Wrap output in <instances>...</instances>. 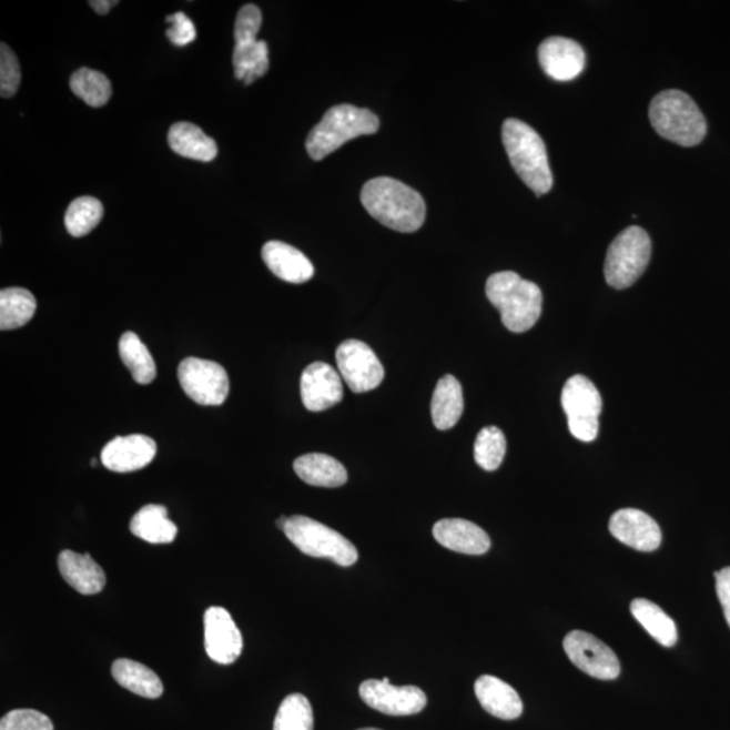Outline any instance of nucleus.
Returning <instances> with one entry per match:
<instances>
[{"label": "nucleus", "mask_w": 730, "mask_h": 730, "mask_svg": "<svg viewBox=\"0 0 730 730\" xmlns=\"http://www.w3.org/2000/svg\"><path fill=\"white\" fill-rule=\"evenodd\" d=\"M362 203L376 221L393 231L417 232L425 222L424 197L397 179H371L362 190Z\"/></svg>", "instance_id": "nucleus-1"}, {"label": "nucleus", "mask_w": 730, "mask_h": 730, "mask_svg": "<svg viewBox=\"0 0 730 730\" xmlns=\"http://www.w3.org/2000/svg\"><path fill=\"white\" fill-rule=\"evenodd\" d=\"M488 301L498 308L503 324L513 333L528 332L540 318L543 293L536 283L516 272H498L486 283Z\"/></svg>", "instance_id": "nucleus-2"}, {"label": "nucleus", "mask_w": 730, "mask_h": 730, "mask_svg": "<svg viewBox=\"0 0 730 730\" xmlns=\"http://www.w3.org/2000/svg\"><path fill=\"white\" fill-rule=\"evenodd\" d=\"M503 141L513 169L537 196L549 193L554 185L546 144L528 123L510 119L503 126Z\"/></svg>", "instance_id": "nucleus-3"}, {"label": "nucleus", "mask_w": 730, "mask_h": 730, "mask_svg": "<svg viewBox=\"0 0 730 730\" xmlns=\"http://www.w3.org/2000/svg\"><path fill=\"white\" fill-rule=\"evenodd\" d=\"M649 120L660 138L680 146L701 144L708 133L702 111L686 92L679 90L659 92L649 104Z\"/></svg>", "instance_id": "nucleus-4"}, {"label": "nucleus", "mask_w": 730, "mask_h": 730, "mask_svg": "<svg viewBox=\"0 0 730 730\" xmlns=\"http://www.w3.org/2000/svg\"><path fill=\"white\" fill-rule=\"evenodd\" d=\"M377 130L379 119L373 111L352 104H338L327 110L323 121L308 133L306 150L315 162H320L342 148L345 142L361 135L374 134Z\"/></svg>", "instance_id": "nucleus-5"}, {"label": "nucleus", "mask_w": 730, "mask_h": 730, "mask_svg": "<svg viewBox=\"0 0 730 730\" xmlns=\"http://www.w3.org/2000/svg\"><path fill=\"white\" fill-rule=\"evenodd\" d=\"M283 531L302 554L312 558L329 559L342 567L354 566L358 559L357 549L348 538L313 518L290 517Z\"/></svg>", "instance_id": "nucleus-6"}, {"label": "nucleus", "mask_w": 730, "mask_h": 730, "mask_svg": "<svg viewBox=\"0 0 730 730\" xmlns=\"http://www.w3.org/2000/svg\"><path fill=\"white\" fill-rule=\"evenodd\" d=\"M652 244L640 226H629L612 241L605 260V280L609 286L623 290L645 274L651 260Z\"/></svg>", "instance_id": "nucleus-7"}, {"label": "nucleus", "mask_w": 730, "mask_h": 730, "mask_svg": "<svg viewBox=\"0 0 730 730\" xmlns=\"http://www.w3.org/2000/svg\"><path fill=\"white\" fill-rule=\"evenodd\" d=\"M561 406L571 435L584 443L596 440L602 397L594 383L584 375L569 377L561 392Z\"/></svg>", "instance_id": "nucleus-8"}, {"label": "nucleus", "mask_w": 730, "mask_h": 730, "mask_svg": "<svg viewBox=\"0 0 730 730\" xmlns=\"http://www.w3.org/2000/svg\"><path fill=\"white\" fill-rule=\"evenodd\" d=\"M178 379L189 398L202 406H220L229 395V377L221 364L189 357L179 364Z\"/></svg>", "instance_id": "nucleus-9"}, {"label": "nucleus", "mask_w": 730, "mask_h": 730, "mask_svg": "<svg viewBox=\"0 0 730 730\" xmlns=\"http://www.w3.org/2000/svg\"><path fill=\"white\" fill-rule=\"evenodd\" d=\"M336 361L339 374L352 392L367 393L385 379V368L367 344L346 339L338 346Z\"/></svg>", "instance_id": "nucleus-10"}, {"label": "nucleus", "mask_w": 730, "mask_h": 730, "mask_svg": "<svg viewBox=\"0 0 730 730\" xmlns=\"http://www.w3.org/2000/svg\"><path fill=\"white\" fill-rule=\"evenodd\" d=\"M562 646L569 660L587 676L602 680H612L620 676L621 666L616 653L596 636L584 630H574L566 636Z\"/></svg>", "instance_id": "nucleus-11"}, {"label": "nucleus", "mask_w": 730, "mask_h": 730, "mask_svg": "<svg viewBox=\"0 0 730 730\" xmlns=\"http://www.w3.org/2000/svg\"><path fill=\"white\" fill-rule=\"evenodd\" d=\"M361 697L369 708L387 716H413L428 703L425 692L416 686L392 685L388 678L369 679L361 685Z\"/></svg>", "instance_id": "nucleus-12"}, {"label": "nucleus", "mask_w": 730, "mask_h": 730, "mask_svg": "<svg viewBox=\"0 0 730 730\" xmlns=\"http://www.w3.org/2000/svg\"><path fill=\"white\" fill-rule=\"evenodd\" d=\"M204 649L209 658L219 665H232L243 652L244 641L236 622L229 611L213 606L204 612Z\"/></svg>", "instance_id": "nucleus-13"}, {"label": "nucleus", "mask_w": 730, "mask_h": 730, "mask_svg": "<svg viewBox=\"0 0 730 730\" xmlns=\"http://www.w3.org/2000/svg\"><path fill=\"white\" fill-rule=\"evenodd\" d=\"M301 397L308 412H324L344 398L342 376L332 365L315 362L303 371Z\"/></svg>", "instance_id": "nucleus-14"}, {"label": "nucleus", "mask_w": 730, "mask_h": 730, "mask_svg": "<svg viewBox=\"0 0 730 730\" xmlns=\"http://www.w3.org/2000/svg\"><path fill=\"white\" fill-rule=\"evenodd\" d=\"M538 61L549 78L558 82H571L584 72L586 54L577 41L566 37H549L538 48Z\"/></svg>", "instance_id": "nucleus-15"}, {"label": "nucleus", "mask_w": 730, "mask_h": 730, "mask_svg": "<svg viewBox=\"0 0 730 730\" xmlns=\"http://www.w3.org/2000/svg\"><path fill=\"white\" fill-rule=\"evenodd\" d=\"M609 529L618 541L640 550V552H652L661 544V530L658 523L641 510H618L610 518Z\"/></svg>", "instance_id": "nucleus-16"}, {"label": "nucleus", "mask_w": 730, "mask_h": 730, "mask_svg": "<svg viewBox=\"0 0 730 730\" xmlns=\"http://www.w3.org/2000/svg\"><path fill=\"white\" fill-rule=\"evenodd\" d=\"M158 454L151 437L132 435L115 437L102 449L101 460L110 472L125 474L145 468Z\"/></svg>", "instance_id": "nucleus-17"}, {"label": "nucleus", "mask_w": 730, "mask_h": 730, "mask_svg": "<svg viewBox=\"0 0 730 730\" xmlns=\"http://www.w3.org/2000/svg\"><path fill=\"white\" fill-rule=\"evenodd\" d=\"M433 536L440 546L466 555H484L491 547L484 529L462 518H445L433 527Z\"/></svg>", "instance_id": "nucleus-18"}, {"label": "nucleus", "mask_w": 730, "mask_h": 730, "mask_svg": "<svg viewBox=\"0 0 730 730\" xmlns=\"http://www.w3.org/2000/svg\"><path fill=\"white\" fill-rule=\"evenodd\" d=\"M263 260L272 274L288 283L301 284L311 281L314 267L296 247L282 241H270L263 246Z\"/></svg>", "instance_id": "nucleus-19"}, {"label": "nucleus", "mask_w": 730, "mask_h": 730, "mask_svg": "<svg viewBox=\"0 0 730 730\" xmlns=\"http://www.w3.org/2000/svg\"><path fill=\"white\" fill-rule=\"evenodd\" d=\"M59 569L67 584L83 596H95L107 586V575L89 554L63 550L59 556Z\"/></svg>", "instance_id": "nucleus-20"}, {"label": "nucleus", "mask_w": 730, "mask_h": 730, "mask_svg": "<svg viewBox=\"0 0 730 730\" xmlns=\"http://www.w3.org/2000/svg\"><path fill=\"white\" fill-rule=\"evenodd\" d=\"M475 694L487 713L500 720H516L523 714V701L510 685L491 676L480 677L475 682Z\"/></svg>", "instance_id": "nucleus-21"}, {"label": "nucleus", "mask_w": 730, "mask_h": 730, "mask_svg": "<svg viewBox=\"0 0 730 730\" xmlns=\"http://www.w3.org/2000/svg\"><path fill=\"white\" fill-rule=\"evenodd\" d=\"M171 150L185 159L197 162H213L219 154L216 142L200 126L191 122H178L169 133Z\"/></svg>", "instance_id": "nucleus-22"}, {"label": "nucleus", "mask_w": 730, "mask_h": 730, "mask_svg": "<svg viewBox=\"0 0 730 730\" xmlns=\"http://www.w3.org/2000/svg\"><path fill=\"white\" fill-rule=\"evenodd\" d=\"M294 472L305 484L317 487H339L348 480L342 463L324 454H307L294 462Z\"/></svg>", "instance_id": "nucleus-23"}, {"label": "nucleus", "mask_w": 730, "mask_h": 730, "mask_svg": "<svg viewBox=\"0 0 730 730\" xmlns=\"http://www.w3.org/2000/svg\"><path fill=\"white\" fill-rule=\"evenodd\" d=\"M430 410L437 429L448 430L459 423L464 412L463 388L454 375H445L438 381Z\"/></svg>", "instance_id": "nucleus-24"}, {"label": "nucleus", "mask_w": 730, "mask_h": 730, "mask_svg": "<svg viewBox=\"0 0 730 730\" xmlns=\"http://www.w3.org/2000/svg\"><path fill=\"white\" fill-rule=\"evenodd\" d=\"M130 531L146 543L170 544L176 538L178 527L169 518L164 506L146 505L135 513Z\"/></svg>", "instance_id": "nucleus-25"}, {"label": "nucleus", "mask_w": 730, "mask_h": 730, "mask_svg": "<svg viewBox=\"0 0 730 730\" xmlns=\"http://www.w3.org/2000/svg\"><path fill=\"white\" fill-rule=\"evenodd\" d=\"M111 673L123 689L148 699H158L163 696L162 680L151 668L130 659H119L111 667Z\"/></svg>", "instance_id": "nucleus-26"}, {"label": "nucleus", "mask_w": 730, "mask_h": 730, "mask_svg": "<svg viewBox=\"0 0 730 730\" xmlns=\"http://www.w3.org/2000/svg\"><path fill=\"white\" fill-rule=\"evenodd\" d=\"M630 611L637 621L642 625L649 635L659 645L671 648L677 645L678 629L670 616L648 599H635L630 605Z\"/></svg>", "instance_id": "nucleus-27"}, {"label": "nucleus", "mask_w": 730, "mask_h": 730, "mask_svg": "<svg viewBox=\"0 0 730 730\" xmlns=\"http://www.w3.org/2000/svg\"><path fill=\"white\" fill-rule=\"evenodd\" d=\"M120 356L123 364L139 385H150L156 379L158 368L150 349L141 342L138 334L125 332L120 339Z\"/></svg>", "instance_id": "nucleus-28"}, {"label": "nucleus", "mask_w": 730, "mask_h": 730, "mask_svg": "<svg viewBox=\"0 0 730 730\" xmlns=\"http://www.w3.org/2000/svg\"><path fill=\"white\" fill-rule=\"evenodd\" d=\"M37 302L27 288L11 287L0 291V331L20 329L33 318Z\"/></svg>", "instance_id": "nucleus-29"}, {"label": "nucleus", "mask_w": 730, "mask_h": 730, "mask_svg": "<svg viewBox=\"0 0 730 730\" xmlns=\"http://www.w3.org/2000/svg\"><path fill=\"white\" fill-rule=\"evenodd\" d=\"M234 73L246 85L267 73L270 68L268 45L265 41L236 43L233 52Z\"/></svg>", "instance_id": "nucleus-30"}, {"label": "nucleus", "mask_w": 730, "mask_h": 730, "mask_svg": "<svg viewBox=\"0 0 730 730\" xmlns=\"http://www.w3.org/2000/svg\"><path fill=\"white\" fill-rule=\"evenodd\" d=\"M70 87L73 94L83 99L91 108L104 107L113 94L109 78L90 68H80L73 73Z\"/></svg>", "instance_id": "nucleus-31"}, {"label": "nucleus", "mask_w": 730, "mask_h": 730, "mask_svg": "<svg viewBox=\"0 0 730 730\" xmlns=\"http://www.w3.org/2000/svg\"><path fill=\"white\" fill-rule=\"evenodd\" d=\"M103 214V204L97 197H78L67 209L64 219L67 231L73 237H84L94 231L102 221Z\"/></svg>", "instance_id": "nucleus-32"}, {"label": "nucleus", "mask_w": 730, "mask_h": 730, "mask_svg": "<svg viewBox=\"0 0 730 730\" xmlns=\"http://www.w3.org/2000/svg\"><path fill=\"white\" fill-rule=\"evenodd\" d=\"M314 717L311 701L302 694L284 698L277 710L274 730H313Z\"/></svg>", "instance_id": "nucleus-33"}, {"label": "nucleus", "mask_w": 730, "mask_h": 730, "mask_svg": "<svg viewBox=\"0 0 730 730\" xmlns=\"http://www.w3.org/2000/svg\"><path fill=\"white\" fill-rule=\"evenodd\" d=\"M506 455V438L497 426H487L479 432L475 440V462L485 472H495L503 464Z\"/></svg>", "instance_id": "nucleus-34"}, {"label": "nucleus", "mask_w": 730, "mask_h": 730, "mask_svg": "<svg viewBox=\"0 0 730 730\" xmlns=\"http://www.w3.org/2000/svg\"><path fill=\"white\" fill-rule=\"evenodd\" d=\"M21 84V65L14 52L2 42L0 45V95L11 98Z\"/></svg>", "instance_id": "nucleus-35"}, {"label": "nucleus", "mask_w": 730, "mask_h": 730, "mask_svg": "<svg viewBox=\"0 0 730 730\" xmlns=\"http://www.w3.org/2000/svg\"><path fill=\"white\" fill-rule=\"evenodd\" d=\"M0 730H54L48 716L32 709L12 710L3 716Z\"/></svg>", "instance_id": "nucleus-36"}, {"label": "nucleus", "mask_w": 730, "mask_h": 730, "mask_svg": "<svg viewBox=\"0 0 730 730\" xmlns=\"http://www.w3.org/2000/svg\"><path fill=\"white\" fill-rule=\"evenodd\" d=\"M262 11L255 4H246L239 11L234 39L236 43L256 41L260 28H262Z\"/></svg>", "instance_id": "nucleus-37"}, {"label": "nucleus", "mask_w": 730, "mask_h": 730, "mask_svg": "<svg viewBox=\"0 0 730 730\" xmlns=\"http://www.w3.org/2000/svg\"><path fill=\"white\" fill-rule=\"evenodd\" d=\"M166 22L171 23V28L166 29V37L173 45L185 47L194 42L196 39V29L193 21L190 20L184 12H176V14L166 17Z\"/></svg>", "instance_id": "nucleus-38"}, {"label": "nucleus", "mask_w": 730, "mask_h": 730, "mask_svg": "<svg viewBox=\"0 0 730 730\" xmlns=\"http://www.w3.org/2000/svg\"><path fill=\"white\" fill-rule=\"evenodd\" d=\"M716 589L730 627V567L716 572Z\"/></svg>", "instance_id": "nucleus-39"}, {"label": "nucleus", "mask_w": 730, "mask_h": 730, "mask_svg": "<svg viewBox=\"0 0 730 730\" xmlns=\"http://www.w3.org/2000/svg\"><path fill=\"white\" fill-rule=\"evenodd\" d=\"M116 4H119V2H113V0H94V2H90L91 8L94 9L99 16H107Z\"/></svg>", "instance_id": "nucleus-40"}, {"label": "nucleus", "mask_w": 730, "mask_h": 730, "mask_svg": "<svg viewBox=\"0 0 730 730\" xmlns=\"http://www.w3.org/2000/svg\"><path fill=\"white\" fill-rule=\"evenodd\" d=\"M287 519L288 518L284 517V516H282L280 519H277L276 525H277V527H280L281 530H283L284 527H286Z\"/></svg>", "instance_id": "nucleus-41"}, {"label": "nucleus", "mask_w": 730, "mask_h": 730, "mask_svg": "<svg viewBox=\"0 0 730 730\" xmlns=\"http://www.w3.org/2000/svg\"><path fill=\"white\" fill-rule=\"evenodd\" d=\"M358 730H381V729H375V728H365V729H358Z\"/></svg>", "instance_id": "nucleus-42"}]
</instances>
